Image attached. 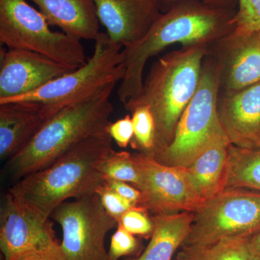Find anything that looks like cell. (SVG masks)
<instances>
[{"label":"cell","mask_w":260,"mask_h":260,"mask_svg":"<svg viewBox=\"0 0 260 260\" xmlns=\"http://www.w3.org/2000/svg\"><path fill=\"white\" fill-rule=\"evenodd\" d=\"M58 244L49 219L43 218L8 191L0 212V249L3 260H19Z\"/></svg>","instance_id":"obj_11"},{"label":"cell","mask_w":260,"mask_h":260,"mask_svg":"<svg viewBox=\"0 0 260 260\" xmlns=\"http://www.w3.org/2000/svg\"><path fill=\"white\" fill-rule=\"evenodd\" d=\"M219 90L218 66L209 54L203 61L199 86L178 122L172 143L155 157L157 160L187 167L212 145L228 138L218 115Z\"/></svg>","instance_id":"obj_5"},{"label":"cell","mask_w":260,"mask_h":260,"mask_svg":"<svg viewBox=\"0 0 260 260\" xmlns=\"http://www.w3.org/2000/svg\"><path fill=\"white\" fill-rule=\"evenodd\" d=\"M218 112L232 145L260 149V81L238 91L219 93Z\"/></svg>","instance_id":"obj_15"},{"label":"cell","mask_w":260,"mask_h":260,"mask_svg":"<svg viewBox=\"0 0 260 260\" xmlns=\"http://www.w3.org/2000/svg\"><path fill=\"white\" fill-rule=\"evenodd\" d=\"M50 25L82 40L95 41L101 34L93 0H29Z\"/></svg>","instance_id":"obj_17"},{"label":"cell","mask_w":260,"mask_h":260,"mask_svg":"<svg viewBox=\"0 0 260 260\" xmlns=\"http://www.w3.org/2000/svg\"><path fill=\"white\" fill-rule=\"evenodd\" d=\"M19 260H65L60 244L45 249L26 254Z\"/></svg>","instance_id":"obj_30"},{"label":"cell","mask_w":260,"mask_h":260,"mask_svg":"<svg viewBox=\"0 0 260 260\" xmlns=\"http://www.w3.org/2000/svg\"><path fill=\"white\" fill-rule=\"evenodd\" d=\"M51 217L60 225L65 260H112L105 246L108 233L117 228L96 193L65 202Z\"/></svg>","instance_id":"obj_9"},{"label":"cell","mask_w":260,"mask_h":260,"mask_svg":"<svg viewBox=\"0 0 260 260\" xmlns=\"http://www.w3.org/2000/svg\"><path fill=\"white\" fill-rule=\"evenodd\" d=\"M73 70L37 53L1 49L0 102L34 91Z\"/></svg>","instance_id":"obj_13"},{"label":"cell","mask_w":260,"mask_h":260,"mask_svg":"<svg viewBox=\"0 0 260 260\" xmlns=\"http://www.w3.org/2000/svg\"><path fill=\"white\" fill-rule=\"evenodd\" d=\"M260 231V191L225 189L194 213L183 245H202L227 238H249Z\"/></svg>","instance_id":"obj_8"},{"label":"cell","mask_w":260,"mask_h":260,"mask_svg":"<svg viewBox=\"0 0 260 260\" xmlns=\"http://www.w3.org/2000/svg\"><path fill=\"white\" fill-rule=\"evenodd\" d=\"M138 242L135 235L118 225L111 239L109 254L112 260H118L122 256L130 255L138 248Z\"/></svg>","instance_id":"obj_27"},{"label":"cell","mask_w":260,"mask_h":260,"mask_svg":"<svg viewBox=\"0 0 260 260\" xmlns=\"http://www.w3.org/2000/svg\"><path fill=\"white\" fill-rule=\"evenodd\" d=\"M118 225L125 229L133 235L151 237L153 232V222L149 218L148 213L138 206L126 211L121 217Z\"/></svg>","instance_id":"obj_24"},{"label":"cell","mask_w":260,"mask_h":260,"mask_svg":"<svg viewBox=\"0 0 260 260\" xmlns=\"http://www.w3.org/2000/svg\"><path fill=\"white\" fill-rule=\"evenodd\" d=\"M209 54V46L197 45L158 58L144 80L141 93L124 104L130 112L140 106L150 108L155 122L154 158L172 143L178 122L199 86L203 61Z\"/></svg>","instance_id":"obj_3"},{"label":"cell","mask_w":260,"mask_h":260,"mask_svg":"<svg viewBox=\"0 0 260 260\" xmlns=\"http://www.w3.org/2000/svg\"><path fill=\"white\" fill-rule=\"evenodd\" d=\"M53 116L40 103L0 104V158L8 160L18 153Z\"/></svg>","instance_id":"obj_16"},{"label":"cell","mask_w":260,"mask_h":260,"mask_svg":"<svg viewBox=\"0 0 260 260\" xmlns=\"http://www.w3.org/2000/svg\"><path fill=\"white\" fill-rule=\"evenodd\" d=\"M235 21L238 30H260V0H239Z\"/></svg>","instance_id":"obj_26"},{"label":"cell","mask_w":260,"mask_h":260,"mask_svg":"<svg viewBox=\"0 0 260 260\" xmlns=\"http://www.w3.org/2000/svg\"><path fill=\"white\" fill-rule=\"evenodd\" d=\"M153 232L143 254L133 260H172L190 232L194 213L182 212L153 217Z\"/></svg>","instance_id":"obj_19"},{"label":"cell","mask_w":260,"mask_h":260,"mask_svg":"<svg viewBox=\"0 0 260 260\" xmlns=\"http://www.w3.org/2000/svg\"><path fill=\"white\" fill-rule=\"evenodd\" d=\"M231 188L260 191V149L243 148L230 145L225 189Z\"/></svg>","instance_id":"obj_20"},{"label":"cell","mask_w":260,"mask_h":260,"mask_svg":"<svg viewBox=\"0 0 260 260\" xmlns=\"http://www.w3.org/2000/svg\"><path fill=\"white\" fill-rule=\"evenodd\" d=\"M104 180H116L131 183L135 187L141 185L140 168L133 155L126 151L112 150L102 167Z\"/></svg>","instance_id":"obj_22"},{"label":"cell","mask_w":260,"mask_h":260,"mask_svg":"<svg viewBox=\"0 0 260 260\" xmlns=\"http://www.w3.org/2000/svg\"><path fill=\"white\" fill-rule=\"evenodd\" d=\"M116 84L56 113L21 150L8 159V174L19 180L51 165L83 140L107 132Z\"/></svg>","instance_id":"obj_4"},{"label":"cell","mask_w":260,"mask_h":260,"mask_svg":"<svg viewBox=\"0 0 260 260\" xmlns=\"http://www.w3.org/2000/svg\"><path fill=\"white\" fill-rule=\"evenodd\" d=\"M134 136L131 144L140 153L154 157L155 150V122L149 106H140L132 112Z\"/></svg>","instance_id":"obj_23"},{"label":"cell","mask_w":260,"mask_h":260,"mask_svg":"<svg viewBox=\"0 0 260 260\" xmlns=\"http://www.w3.org/2000/svg\"><path fill=\"white\" fill-rule=\"evenodd\" d=\"M158 1L160 11L161 13H165L179 0H158ZM202 1L214 6L235 10H238V5H239L238 0H202Z\"/></svg>","instance_id":"obj_31"},{"label":"cell","mask_w":260,"mask_h":260,"mask_svg":"<svg viewBox=\"0 0 260 260\" xmlns=\"http://www.w3.org/2000/svg\"><path fill=\"white\" fill-rule=\"evenodd\" d=\"M107 132L120 148H126L134 136L132 116L128 114L122 119L110 122L107 126Z\"/></svg>","instance_id":"obj_28"},{"label":"cell","mask_w":260,"mask_h":260,"mask_svg":"<svg viewBox=\"0 0 260 260\" xmlns=\"http://www.w3.org/2000/svg\"><path fill=\"white\" fill-rule=\"evenodd\" d=\"M123 46L101 32L95 40L93 54L83 66L51 80L40 88L21 96L1 102L40 103L52 114L63 108L91 96L124 75Z\"/></svg>","instance_id":"obj_6"},{"label":"cell","mask_w":260,"mask_h":260,"mask_svg":"<svg viewBox=\"0 0 260 260\" xmlns=\"http://www.w3.org/2000/svg\"><path fill=\"white\" fill-rule=\"evenodd\" d=\"M141 173V198L137 206L155 215L192 212L203 205L186 167L166 165L150 155H133Z\"/></svg>","instance_id":"obj_10"},{"label":"cell","mask_w":260,"mask_h":260,"mask_svg":"<svg viewBox=\"0 0 260 260\" xmlns=\"http://www.w3.org/2000/svg\"><path fill=\"white\" fill-rule=\"evenodd\" d=\"M95 193L99 195L103 207L110 216L115 219L119 224L121 217L126 211L135 207L128 201L118 194L104 183L98 188Z\"/></svg>","instance_id":"obj_25"},{"label":"cell","mask_w":260,"mask_h":260,"mask_svg":"<svg viewBox=\"0 0 260 260\" xmlns=\"http://www.w3.org/2000/svg\"><path fill=\"white\" fill-rule=\"evenodd\" d=\"M219 73V93H231L260 81V30L230 34L210 46Z\"/></svg>","instance_id":"obj_12"},{"label":"cell","mask_w":260,"mask_h":260,"mask_svg":"<svg viewBox=\"0 0 260 260\" xmlns=\"http://www.w3.org/2000/svg\"><path fill=\"white\" fill-rule=\"evenodd\" d=\"M44 15L27 0H0V42L8 49L37 53L72 69L88 59L81 40L54 31Z\"/></svg>","instance_id":"obj_7"},{"label":"cell","mask_w":260,"mask_h":260,"mask_svg":"<svg viewBox=\"0 0 260 260\" xmlns=\"http://www.w3.org/2000/svg\"><path fill=\"white\" fill-rule=\"evenodd\" d=\"M181 246L178 260H260L251 249L249 238H227L210 244Z\"/></svg>","instance_id":"obj_21"},{"label":"cell","mask_w":260,"mask_h":260,"mask_svg":"<svg viewBox=\"0 0 260 260\" xmlns=\"http://www.w3.org/2000/svg\"><path fill=\"white\" fill-rule=\"evenodd\" d=\"M237 12L202 0H179L162 13L144 37L123 48L124 75L118 89L120 102L124 104L141 93L143 73L150 58L176 44L210 47L235 30Z\"/></svg>","instance_id":"obj_1"},{"label":"cell","mask_w":260,"mask_h":260,"mask_svg":"<svg viewBox=\"0 0 260 260\" xmlns=\"http://www.w3.org/2000/svg\"><path fill=\"white\" fill-rule=\"evenodd\" d=\"M112 150L107 132L90 137L51 165L19 179L8 191L49 220L67 200L94 194L105 183L102 167Z\"/></svg>","instance_id":"obj_2"},{"label":"cell","mask_w":260,"mask_h":260,"mask_svg":"<svg viewBox=\"0 0 260 260\" xmlns=\"http://www.w3.org/2000/svg\"><path fill=\"white\" fill-rule=\"evenodd\" d=\"M249 244L253 251L260 259V231L249 237Z\"/></svg>","instance_id":"obj_32"},{"label":"cell","mask_w":260,"mask_h":260,"mask_svg":"<svg viewBox=\"0 0 260 260\" xmlns=\"http://www.w3.org/2000/svg\"><path fill=\"white\" fill-rule=\"evenodd\" d=\"M106 184L118 194L137 206L141 198L142 193L139 189L129 185L128 183L116 180H106Z\"/></svg>","instance_id":"obj_29"},{"label":"cell","mask_w":260,"mask_h":260,"mask_svg":"<svg viewBox=\"0 0 260 260\" xmlns=\"http://www.w3.org/2000/svg\"><path fill=\"white\" fill-rule=\"evenodd\" d=\"M229 140L215 143L186 168L193 187L202 203L225 189Z\"/></svg>","instance_id":"obj_18"},{"label":"cell","mask_w":260,"mask_h":260,"mask_svg":"<svg viewBox=\"0 0 260 260\" xmlns=\"http://www.w3.org/2000/svg\"><path fill=\"white\" fill-rule=\"evenodd\" d=\"M98 18L112 42L128 47L140 40L161 14L158 0H93Z\"/></svg>","instance_id":"obj_14"}]
</instances>
